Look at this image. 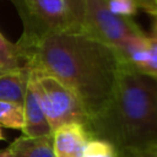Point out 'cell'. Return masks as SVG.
<instances>
[{
	"mask_svg": "<svg viewBox=\"0 0 157 157\" xmlns=\"http://www.w3.org/2000/svg\"><path fill=\"white\" fill-rule=\"evenodd\" d=\"M82 157H118V147L108 140L92 137L86 144Z\"/></svg>",
	"mask_w": 157,
	"mask_h": 157,
	"instance_id": "7c38bea8",
	"label": "cell"
},
{
	"mask_svg": "<svg viewBox=\"0 0 157 157\" xmlns=\"http://www.w3.org/2000/svg\"><path fill=\"white\" fill-rule=\"evenodd\" d=\"M11 157H54L53 137H27L20 136L6 148Z\"/></svg>",
	"mask_w": 157,
	"mask_h": 157,
	"instance_id": "9c48e42d",
	"label": "cell"
},
{
	"mask_svg": "<svg viewBox=\"0 0 157 157\" xmlns=\"http://www.w3.org/2000/svg\"><path fill=\"white\" fill-rule=\"evenodd\" d=\"M6 137H5V135H4V132H2V128H1V125H0V141H2V140H5Z\"/></svg>",
	"mask_w": 157,
	"mask_h": 157,
	"instance_id": "ffe728a7",
	"label": "cell"
},
{
	"mask_svg": "<svg viewBox=\"0 0 157 157\" xmlns=\"http://www.w3.org/2000/svg\"><path fill=\"white\" fill-rule=\"evenodd\" d=\"M27 69L17 43L10 42L0 31V71Z\"/></svg>",
	"mask_w": 157,
	"mask_h": 157,
	"instance_id": "30bf717a",
	"label": "cell"
},
{
	"mask_svg": "<svg viewBox=\"0 0 157 157\" xmlns=\"http://www.w3.org/2000/svg\"><path fill=\"white\" fill-rule=\"evenodd\" d=\"M54 157H82L86 144L92 139L86 125L70 123L52 132Z\"/></svg>",
	"mask_w": 157,
	"mask_h": 157,
	"instance_id": "8992f818",
	"label": "cell"
},
{
	"mask_svg": "<svg viewBox=\"0 0 157 157\" xmlns=\"http://www.w3.org/2000/svg\"><path fill=\"white\" fill-rule=\"evenodd\" d=\"M87 129L118 148L157 146V80L123 63L108 104Z\"/></svg>",
	"mask_w": 157,
	"mask_h": 157,
	"instance_id": "7a4b0ae2",
	"label": "cell"
},
{
	"mask_svg": "<svg viewBox=\"0 0 157 157\" xmlns=\"http://www.w3.org/2000/svg\"><path fill=\"white\" fill-rule=\"evenodd\" d=\"M66 7L75 22V25L83 29L85 23V9H86V0H64Z\"/></svg>",
	"mask_w": 157,
	"mask_h": 157,
	"instance_id": "9a60e30c",
	"label": "cell"
},
{
	"mask_svg": "<svg viewBox=\"0 0 157 157\" xmlns=\"http://www.w3.org/2000/svg\"><path fill=\"white\" fill-rule=\"evenodd\" d=\"M152 36L157 38V15L153 16V22H152Z\"/></svg>",
	"mask_w": 157,
	"mask_h": 157,
	"instance_id": "ac0fdd59",
	"label": "cell"
},
{
	"mask_svg": "<svg viewBox=\"0 0 157 157\" xmlns=\"http://www.w3.org/2000/svg\"><path fill=\"white\" fill-rule=\"evenodd\" d=\"M15 1V0H13ZM28 32H65L80 29L64 0H16Z\"/></svg>",
	"mask_w": 157,
	"mask_h": 157,
	"instance_id": "5b68a950",
	"label": "cell"
},
{
	"mask_svg": "<svg viewBox=\"0 0 157 157\" xmlns=\"http://www.w3.org/2000/svg\"><path fill=\"white\" fill-rule=\"evenodd\" d=\"M83 29L114 49L123 61L129 43L145 33L132 20L113 15L107 0H86Z\"/></svg>",
	"mask_w": 157,
	"mask_h": 157,
	"instance_id": "277c9868",
	"label": "cell"
},
{
	"mask_svg": "<svg viewBox=\"0 0 157 157\" xmlns=\"http://www.w3.org/2000/svg\"><path fill=\"white\" fill-rule=\"evenodd\" d=\"M28 77V69L0 71V101L23 104Z\"/></svg>",
	"mask_w": 157,
	"mask_h": 157,
	"instance_id": "ba28073f",
	"label": "cell"
},
{
	"mask_svg": "<svg viewBox=\"0 0 157 157\" xmlns=\"http://www.w3.org/2000/svg\"><path fill=\"white\" fill-rule=\"evenodd\" d=\"M147 48H148L147 60L145 65L139 70V72L157 80V38L156 37L148 36Z\"/></svg>",
	"mask_w": 157,
	"mask_h": 157,
	"instance_id": "5bb4252c",
	"label": "cell"
},
{
	"mask_svg": "<svg viewBox=\"0 0 157 157\" xmlns=\"http://www.w3.org/2000/svg\"><path fill=\"white\" fill-rule=\"evenodd\" d=\"M118 157H157V146L118 148Z\"/></svg>",
	"mask_w": 157,
	"mask_h": 157,
	"instance_id": "2e32d148",
	"label": "cell"
},
{
	"mask_svg": "<svg viewBox=\"0 0 157 157\" xmlns=\"http://www.w3.org/2000/svg\"><path fill=\"white\" fill-rule=\"evenodd\" d=\"M17 45L28 70L52 75L77 94L90 121L103 112L124 63L114 49L85 29L23 31Z\"/></svg>",
	"mask_w": 157,
	"mask_h": 157,
	"instance_id": "6da1fadb",
	"label": "cell"
},
{
	"mask_svg": "<svg viewBox=\"0 0 157 157\" xmlns=\"http://www.w3.org/2000/svg\"><path fill=\"white\" fill-rule=\"evenodd\" d=\"M139 2H140V7L146 12H148L151 16L157 15V7L153 0H139Z\"/></svg>",
	"mask_w": 157,
	"mask_h": 157,
	"instance_id": "e0dca14e",
	"label": "cell"
},
{
	"mask_svg": "<svg viewBox=\"0 0 157 157\" xmlns=\"http://www.w3.org/2000/svg\"><path fill=\"white\" fill-rule=\"evenodd\" d=\"M155 1V4H156V7H157V0H153Z\"/></svg>",
	"mask_w": 157,
	"mask_h": 157,
	"instance_id": "44dd1931",
	"label": "cell"
},
{
	"mask_svg": "<svg viewBox=\"0 0 157 157\" xmlns=\"http://www.w3.org/2000/svg\"><path fill=\"white\" fill-rule=\"evenodd\" d=\"M0 157H11V156H10V153L6 150H4V151L0 152Z\"/></svg>",
	"mask_w": 157,
	"mask_h": 157,
	"instance_id": "d6986e66",
	"label": "cell"
},
{
	"mask_svg": "<svg viewBox=\"0 0 157 157\" xmlns=\"http://www.w3.org/2000/svg\"><path fill=\"white\" fill-rule=\"evenodd\" d=\"M107 6L113 15L130 18L137 13L140 2L139 0H107Z\"/></svg>",
	"mask_w": 157,
	"mask_h": 157,
	"instance_id": "4fadbf2b",
	"label": "cell"
},
{
	"mask_svg": "<svg viewBox=\"0 0 157 157\" xmlns=\"http://www.w3.org/2000/svg\"><path fill=\"white\" fill-rule=\"evenodd\" d=\"M23 105L0 101V125L10 129L22 130L23 128Z\"/></svg>",
	"mask_w": 157,
	"mask_h": 157,
	"instance_id": "8fae6325",
	"label": "cell"
},
{
	"mask_svg": "<svg viewBox=\"0 0 157 157\" xmlns=\"http://www.w3.org/2000/svg\"><path fill=\"white\" fill-rule=\"evenodd\" d=\"M29 77L52 132L59 126L70 123L88 125L87 112L72 90L54 76L42 71L29 70Z\"/></svg>",
	"mask_w": 157,
	"mask_h": 157,
	"instance_id": "3957f363",
	"label": "cell"
},
{
	"mask_svg": "<svg viewBox=\"0 0 157 157\" xmlns=\"http://www.w3.org/2000/svg\"><path fill=\"white\" fill-rule=\"evenodd\" d=\"M23 136L27 137H40L52 135V129L47 121V118L42 110L40 103L38 101V96L34 90V85L28 77L26 94L23 99Z\"/></svg>",
	"mask_w": 157,
	"mask_h": 157,
	"instance_id": "52a82bcc",
	"label": "cell"
}]
</instances>
